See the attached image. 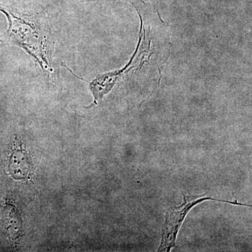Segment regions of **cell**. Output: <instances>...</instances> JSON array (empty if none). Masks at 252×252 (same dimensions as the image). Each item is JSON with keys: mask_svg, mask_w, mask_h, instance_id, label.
Segmentation results:
<instances>
[{"mask_svg": "<svg viewBox=\"0 0 252 252\" xmlns=\"http://www.w3.org/2000/svg\"><path fill=\"white\" fill-rule=\"evenodd\" d=\"M9 21L7 34L15 44L29 54L44 72H53V44L47 26L36 16L16 15L0 6Z\"/></svg>", "mask_w": 252, "mask_h": 252, "instance_id": "obj_1", "label": "cell"}, {"mask_svg": "<svg viewBox=\"0 0 252 252\" xmlns=\"http://www.w3.org/2000/svg\"><path fill=\"white\" fill-rule=\"evenodd\" d=\"M207 200L222 202V203H228L233 205H240V206L252 207V205L239 203L237 201L220 200V199H215L205 195H187L184 194V203L180 206L168 209L165 213V222L162 228L161 241L158 251L170 252L172 248L177 247L176 240H177L179 230L182 227V223L185 221L189 212L198 204Z\"/></svg>", "mask_w": 252, "mask_h": 252, "instance_id": "obj_2", "label": "cell"}]
</instances>
